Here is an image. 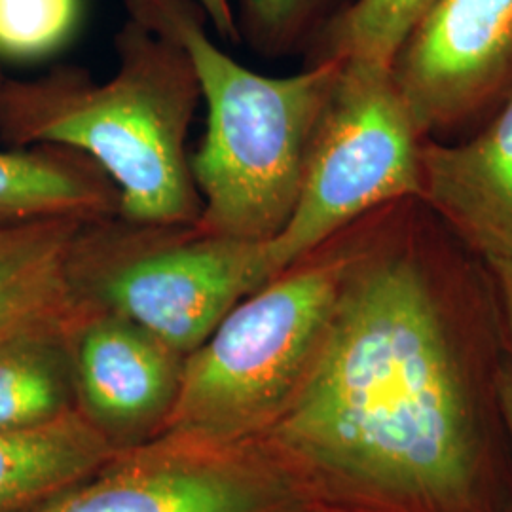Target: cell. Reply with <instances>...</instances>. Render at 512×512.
Returning <instances> with one entry per match:
<instances>
[{
  "instance_id": "1",
  "label": "cell",
  "mask_w": 512,
  "mask_h": 512,
  "mask_svg": "<svg viewBox=\"0 0 512 512\" xmlns=\"http://www.w3.org/2000/svg\"><path fill=\"white\" fill-rule=\"evenodd\" d=\"M258 442L323 501L467 505L480 458L475 404L452 325L414 258L355 256L302 382Z\"/></svg>"
},
{
  "instance_id": "2",
  "label": "cell",
  "mask_w": 512,
  "mask_h": 512,
  "mask_svg": "<svg viewBox=\"0 0 512 512\" xmlns=\"http://www.w3.org/2000/svg\"><path fill=\"white\" fill-rule=\"evenodd\" d=\"M133 19L175 42L207 103V133L190 162L202 196L192 230L270 241L293 213L321 116L340 74L323 59L304 73H253L207 37L194 0H128Z\"/></svg>"
},
{
  "instance_id": "3",
  "label": "cell",
  "mask_w": 512,
  "mask_h": 512,
  "mask_svg": "<svg viewBox=\"0 0 512 512\" xmlns=\"http://www.w3.org/2000/svg\"><path fill=\"white\" fill-rule=\"evenodd\" d=\"M122 69L99 86L71 76L4 82L0 137L14 147L86 152L120 188L133 222L196 226L202 202L184 154L198 95L183 50L131 19L120 35Z\"/></svg>"
},
{
  "instance_id": "4",
  "label": "cell",
  "mask_w": 512,
  "mask_h": 512,
  "mask_svg": "<svg viewBox=\"0 0 512 512\" xmlns=\"http://www.w3.org/2000/svg\"><path fill=\"white\" fill-rule=\"evenodd\" d=\"M310 258L241 300L184 357L160 437L209 446L262 439L302 382L355 260Z\"/></svg>"
},
{
  "instance_id": "5",
  "label": "cell",
  "mask_w": 512,
  "mask_h": 512,
  "mask_svg": "<svg viewBox=\"0 0 512 512\" xmlns=\"http://www.w3.org/2000/svg\"><path fill=\"white\" fill-rule=\"evenodd\" d=\"M418 137L391 71L340 63L293 213L268 241L275 274L306 260L370 209L420 196Z\"/></svg>"
},
{
  "instance_id": "6",
  "label": "cell",
  "mask_w": 512,
  "mask_h": 512,
  "mask_svg": "<svg viewBox=\"0 0 512 512\" xmlns=\"http://www.w3.org/2000/svg\"><path fill=\"white\" fill-rule=\"evenodd\" d=\"M313 499L260 442L156 437L25 512H287Z\"/></svg>"
},
{
  "instance_id": "7",
  "label": "cell",
  "mask_w": 512,
  "mask_h": 512,
  "mask_svg": "<svg viewBox=\"0 0 512 512\" xmlns=\"http://www.w3.org/2000/svg\"><path fill=\"white\" fill-rule=\"evenodd\" d=\"M131 256L101 275L93 306L120 313L188 355L241 300L277 277L268 241L205 236Z\"/></svg>"
},
{
  "instance_id": "8",
  "label": "cell",
  "mask_w": 512,
  "mask_h": 512,
  "mask_svg": "<svg viewBox=\"0 0 512 512\" xmlns=\"http://www.w3.org/2000/svg\"><path fill=\"white\" fill-rule=\"evenodd\" d=\"M391 80L418 135L488 107L512 84V0H437L404 40Z\"/></svg>"
},
{
  "instance_id": "9",
  "label": "cell",
  "mask_w": 512,
  "mask_h": 512,
  "mask_svg": "<svg viewBox=\"0 0 512 512\" xmlns=\"http://www.w3.org/2000/svg\"><path fill=\"white\" fill-rule=\"evenodd\" d=\"M76 410L116 452L160 437L183 376L184 355L88 300L71 325Z\"/></svg>"
},
{
  "instance_id": "10",
  "label": "cell",
  "mask_w": 512,
  "mask_h": 512,
  "mask_svg": "<svg viewBox=\"0 0 512 512\" xmlns=\"http://www.w3.org/2000/svg\"><path fill=\"white\" fill-rule=\"evenodd\" d=\"M421 194L490 260H512V93L463 145H420Z\"/></svg>"
},
{
  "instance_id": "11",
  "label": "cell",
  "mask_w": 512,
  "mask_h": 512,
  "mask_svg": "<svg viewBox=\"0 0 512 512\" xmlns=\"http://www.w3.org/2000/svg\"><path fill=\"white\" fill-rule=\"evenodd\" d=\"M82 217L0 222V338L80 310Z\"/></svg>"
},
{
  "instance_id": "12",
  "label": "cell",
  "mask_w": 512,
  "mask_h": 512,
  "mask_svg": "<svg viewBox=\"0 0 512 512\" xmlns=\"http://www.w3.org/2000/svg\"><path fill=\"white\" fill-rule=\"evenodd\" d=\"M114 454L78 410L48 425L0 431V512L29 511Z\"/></svg>"
},
{
  "instance_id": "13",
  "label": "cell",
  "mask_w": 512,
  "mask_h": 512,
  "mask_svg": "<svg viewBox=\"0 0 512 512\" xmlns=\"http://www.w3.org/2000/svg\"><path fill=\"white\" fill-rule=\"evenodd\" d=\"M76 313L0 338V431L33 429L76 412L71 357Z\"/></svg>"
},
{
  "instance_id": "14",
  "label": "cell",
  "mask_w": 512,
  "mask_h": 512,
  "mask_svg": "<svg viewBox=\"0 0 512 512\" xmlns=\"http://www.w3.org/2000/svg\"><path fill=\"white\" fill-rule=\"evenodd\" d=\"M103 207L101 190L46 147L31 152L0 150V222L42 217L86 219Z\"/></svg>"
},
{
  "instance_id": "15",
  "label": "cell",
  "mask_w": 512,
  "mask_h": 512,
  "mask_svg": "<svg viewBox=\"0 0 512 512\" xmlns=\"http://www.w3.org/2000/svg\"><path fill=\"white\" fill-rule=\"evenodd\" d=\"M437 0H351L317 33L315 61L391 71L404 40Z\"/></svg>"
},
{
  "instance_id": "16",
  "label": "cell",
  "mask_w": 512,
  "mask_h": 512,
  "mask_svg": "<svg viewBox=\"0 0 512 512\" xmlns=\"http://www.w3.org/2000/svg\"><path fill=\"white\" fill-rule=\"evenodd\" d=\"M78 0H0V55L33 59L73 33Z\"/></svg>"
},
{
  "instance_id": "17",
  "label": "cell",
  "mask_w": 512,
  "mask_h": 512,
  "mask_svg": "<svg viewBox=\"0 0 512 512\" xmlns=\"http://www.w3.org/2000/svg\"><path fill=\"white\" fill-rule=\"evenodd\" d=\"M247 21L266 42H285L325 12L329 0H243Z\"/></svg>"
},
{
  "instance_id": "18",
  "label": "cell",
  "mask_w": 512,
  "mask_h": 512,
  "mask_svg": "<svg viewBox=\"0 0 512 512\" xmlns=\"http://www.w3.org/2000/svg\"><path fill=\"white\" fill-rule=\"evenodd\" d=\"M207 19L215 25L217 33L224 38H238V29L234 14L230 8V0H194Z\"/></svg>"
},
{
  "instance_id": "19",
  "label": "cell",
  "mask_w": 512,
  "mask_h": 512,
  "mask_svg": "<svg viewBox=\"0 0 512 512\" xmlns=\"http://www.w3.org/2000/svg\"><path fill=\"white\" fill-rule=\"evenodd\" d=\"M488 264L497 277L512 332V260H490Z\"/></svg>"
},
{
  "instance_id": "20",
  "label": "cell",
  "mask_w": 512,
  "mask_h": 512,
  "mask_svg": "<svg viewBox=\"0 0 512 512\" xmlns=\"http://www.w3.org/2000/svg\"><path fill=\"white\" fill-rule=\"evenodd\" d=\"M497 395H499V406L503 412V420L507 423V429L512 439V370H503L497 384Z\"/></svg>"
},
{
  "instance_id": "21",
  "label": "cell",
  "mask_w": 512,
  "mask_h": 512,
  "mask_svg": "<svg viewBox=\"0 0 512 512\" xmlns=\"http://www.w3.org/2000/svg\"><path fill=\"white\" fill-rule=\"evenodd\" d=\"M287 512H378L363 509V507H353V505H344V503H332V501H323V499H313L310 503L296 507L293 511Z\"/></svg>"
},
{
  "instance_id": "22",
  "label": "cell",
  "mask_w": 512,
  "mask_h": 512,
  "mask_svg": "<svg viewBox=\"0 0 512 512\" xmlns=\"http://www.w3.org/2000/svg\"><path fill=\"white\" fill-rule=\"evenodd\" d=\"M4 82H6V80H4V78H2V73H0V90H2V86H4Z\"/></svg>"
}]
</instances>
